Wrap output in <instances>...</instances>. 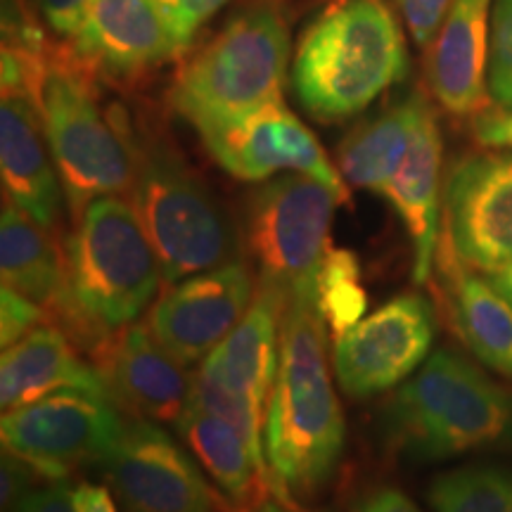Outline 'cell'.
<instances>
[{"mask_svg":"<svg viewBox=\"0 0 512 512\" xmlns=\"http://www.w3.org/2000/svg\"><path fill=\"white\" fill-rule=\"evenodd\" d=\"M164 280L159 256L131 202L98 197L74 216L64 242V290L55 316L86 349L100 351L152 304Z\"/></svg>","mask_w":512,"mask_h":512,"instance_id":"obj_2","label":"cell"},{"mask_svg":"<svg viewBox=\"0 0 512 512\" xmlns=\"http://www.w3.org/2000/svg\"><path fill=\"white\" fill-rule=\"evenodd\" d=\"M0 271L3 287L55 311L64 290V252L57 249L46 228L8 200L0 221Z\"/></svg>","mask_w":512,"mask_h":512,"instance_id":"obj_25","label":"cell"},{"mask_svg":"<svg viewBox=\"0 0 512 512\" xmlns=\"http://www.w3.org/2000/svg\"><path fill=\"white\" fill-rule=\"evenodd\" d=\"M254 512H294V510L287 508L285 503H280L278 498H275V501H271V498H266V501L261 503L259 508H256Z\"/></svg>","mask_w":512,"mask_h":512,"instance_id":"obj_39","label":"cell"},{"mask_svg":"<svg viewBox=\"0 0 512 512\" xmlns=\"http://www.w3.org/2000/svg\"><path fill=\"white\" fill-rule=\"evenodd\" d=\"M489 93L512 112V0H494L489 41Z\"/></svg>","mask_w":512,"mask_h":512,"instance_id":"obj_28","label":"cell"},{"mask_svg":"<svg viewBox=\"0 0 512 512\" xmlns=\"http://www.w3.org/2000/svg\"><path fill=\"white\" fill-rule=\"evenodd\" d=\"M72 498L79 512H119L117 496L105 484L76 482L72 484Z\"/></svg>","mask_w":512,"mask_h":512,"instance_id":"obj_37","label":"cell"},{"mask_svg":"<svg viewBox=\"0 0 512 512\" xmlns=\"http://www.w3.org/2000/svg\"><path fill=\"white\" fill-rule=\"evenodd\" d=\"M107 394L131 418L176 422L192 403L195 380L181 361L152 337L147 325H131L98 356Z\"/></svg>","mask_w":512,"mask_h":512,"instance_id":"obj_16","label":"cell"},{"mask_svg":"<svg viewBox=\"0 0 512 512\" xmlns=\"http://www.w3.org/2000/svg\"><path fill=\"white\" fill-rule=\"evenodd\" d=\"M181 53L155 0H91L74 36L83 67L136 74Z\"/></svg>","mask_w":512,"mask_h":512,"instance_id":"obj_17","label":"cell"},{"mask_svg":"<svg viewBox=\"0 0 512 512\" xmlns=\"http://www.w3.org/2000/svg\"><path fill=\"white\" fill-rule=\"evenodd\" d=\"M12 512H79L72 498V482H48L38 486L15 505Z\"/></svg>","mask_w":512,"mask_h":512,"instance_id":"obj_34","label":"cell"},{"mask_svg":"<svg viewBox=\"0 0 512 512\" xmlns=\"http://www.w3.org/2000/svg\"><path fill=\"white\" fill-rule=\"evenodd\" d=\"M394 3L406 19L415 43L427 48L437 38L453 0H394Z\"/></svg>","mask_w":512,"mask_h":512,"instance_id":"obj_31","label":"cell"},{"mask_svg":"<svg viewBox=\"0 0 512 512\" xmlns=\"http://www.w3.org/2000/svg\"><path fill=\"white\" fill-rule=\"evenodd\" d=\"M472 136L489 150H512V112L503 107L479 112L472 117Z\"/></svg>","mask_w":512,"mask_h":512,"instance_id":"obj_33","label":"cell"},{"mask_svg":"<svg viewBox=\"0 0 512 512\" xmlns=\"http://www.w3.org/2000/svg\"><path fill=\"white\" fill-rule=\"evenodd\" d=\"M162 15L169 24L171 36H174L178 50L188 48L192 36L207 19L214 15L228 0H155Z\"/></svg>","mask_w":512,"mask_h":512,"instance_id":"obj_30","label":"cell"},{"mask_svg":"<svg viewBox=\"0 0 512 512\" xmlns=\"http://www.w3.org/2000/svg\"><path fill=\"white\" fill-rule=\"evenodd\" d=\"M448 254L467 271L491 275L512 264V152L456 162L444 185Z\"/></svg>","mask_w":512,"mask_h":512,"instance_id":"obj_13","label":"cell"},{"mask_svg":"<svg viewBox=\"0 0 512 512\" xmlns=\"http://www.w3.org/2000/svg\"><path fill=\"white\" fill-rule=\"evenodd\" d=\"M344 439L347 425L328 361V325L316 299H287L264 425L273 496L292 510L318 496L335 477Z\"/></svg>","mask_w":512,"mask_h":512,"instance_id":"obj_1","label":"cell"},{"mask_svg":"<svg viewBox=\"0 0 512 512\" xmlns=\"http://www.w3.org/2000/svg\"><path fill=\"white\" fill-rule=\"evenodd\" d=\"M259 278L235 259L166 287L147 313V330L183 366L202 363L245 318Z\"/></svg>","mask_w":512,"mask_h":512,"instance_id":"obj_14","label":"cell"},{"mask_svg":"<svg viewBox=\"0 0 512 512\" xmlns=\"http://www.w3.org/2000/svg\"><path fill=\"white\" fill-rule=\"evenodd\" d=\"M290 31L271 3L242 10L178 72L171 105L202 140L283 98Z\"/></svg>","mask_w":512,"mask_h":512,"instance_id":"obj_5","label":"cell"},{"mask_svg":"<svg viewBox=\"0 0 512 512\" xmlns=\"http://www.w3.org/2000/svg\"><path fill=\"white\" fill-rule=\"evenodd\" d=\"M43 311L46 309L34 299L3 287L0 290V344H3V351L15 347L19 339L36 330L43 320Z\"/></svg>","mask_w":512,"mask_h":512,"instance_id":"obj_29","label":"cell"},{"mask_svg":"<svg viewBox=\"0 0 512 512\" xmlns=\"http://www.w3.org/2000/svg\"><path fill=\"white\" fill-rule=\"evenodd\" d=\"M337 204L330 185L304 174H285L249 197L242 245L259 280L287 299H316V278L330 249Z\"/></svg>","mask_w":512,"mask_h":512,"instance_id":"obj_8","label":"cell"},{"mask_svg":"<svg viewBox=\"0 0 512 512\" xmlns=\"http://www.w3.org/2000/svg\"><path fill=\"white\" fill-rule=\"evenodd\" d=\"M34 102L72 216L98 197L131 192L136 138L102 112L86 67L76 57L72 62L48 60Z\"/></svg>","mask_w":512,"mask_h":512,"instance_id":"obj_7","label":"cell"},{"mask_svg":"<svg viewBox=\"0 0 512 512\" xmlns=\"http://www.w3.org/2000/svg\"><path fill=\"white\" fill-rule=\"evenodd\" d=\"M494 0H453L427 57V79L453 117L489 110V41Z\"/></svg>","mask_w":512,"mask_h":512,"instance_id":"obj_18","label":"cell"},{"mask_svg":"<svg viewBox=\"0 0 512 512\" xmlns=\"http://www.w3.org/2000/svg\"><path fill=\"white\" fill-rule=\"evenodd\" d=\"M316 309L335 337L366 316L368 294L358 256L351 249L330 247L325 254L316 278Z\"/></svg>","mask_w":512,"mask_h":512,"instance_id":"obj_27","label":"cell"},{"mask_svg":"<svg viewBox=\"0 0 512 512\" xmlns=\"http://www.w3.org/2000/svg\"><path fill=\"white\" fill-rule=\"evenodd\" d=\"M131 204L159 256L166 285L238 259L240 238L228 214L166 143L136 140Z\"/></svg>","mask_w":512,"mask_h":512,"instance_id":"obj_6","label":"cell"},{"mask_svg":"<svg viewBox=\"0 0 512 512\" xmlns=\"http://www.w3.org/2000/svg\"><path fill=\"white\" fill-rule=\"evenodd\" d=\"M427 110L430 102L420 91H415L406 100L396 102L375 119L358 126L337 152L339 174L344 181L380 195L411 150Z\"/></svg>","mask_w":512,"mask_h":512,"instance_id":"obj_24","label":"cell"},{"mask_svg":"<svg viewBox=\"0 0 512 512\" xmlns=\"http://www.w3.org/2000/svg\"><path fill=\"white\" fill-rule=\"evenodd\" d=\"M434 512H512V467L472 463L441 472L427 489Z\"/></svg>","mask_w":512,"mask_h":512,"instance_id":"obj_26","label":"cell"},{"mask_svg":"<svg viewBox=\"0 0 512 512\" xmlns=\"http://www.w3.org/2000/svg\"><path fill=\"white\" fill-rule=\"evenodd\" d=\"M486 278H489L491 283H494V285L498 287V290H501V292L505 294V297H508L510 302H512V264L501 268V271L486 275Z\"/></svg>","mask_w":512,"mask_h":512,"instance_id":"obj_38","label":"cell"},{"mask_svg":"<svg viewBox=\"0 0 512 512\" xmlns=\"http://www.w3.org/2000/svg\"><path fill=\"white\" fill-rule=\"evenodd\" d=\"M389 448L439 463L512 446V394L456 351H434L396 389L382 418Z\"/></svg>","mask_w":512,"mask_h":512,"instance_id":"obj_4","label":"cell"},{"mask_svg":"<svg viewBox=\"0 0 512 512\" xmlns=\"http://www.w3.org/2000/svg\"><path fill=\"white\" fill-rule=\"evenodd\" d=\"M183 444L238 512H254L273 494L268 463L233 422L192 401L176 422Z\"/></svg>","mask_w":512,"mask_h":512,"instance_id":"obj_22","label":"cell"},{"mask_svg":"<svg viewBox=\"0 0 512 512\" xmlns=\"http://www.w3.org/2000/svg\"><path fill=\"white\" fill-rule=\"evenodd\" d=\"M43 479L41 472L24 458L15 456L3 448V467H0V498H3V512H12L24 496L38 489Z\"/></svg>","mask_w":512,"mask_h":512,"instance_id":"obj_32","label":"cell"},{"mask_svg":"<svg viewBox=\"0 0 512 512\" xmlns=\"http://www.w3.org/2000/svg\"><path fill=\"white\" fill-rule=\"evenodd\" d=\"M318 512H335V510H318Z\"/></svg>","mask_w":512,"mask_h":512,"instance_id":"obj_40","label":"cell"},{"mask_svg":"<svg viewBox=\"0 0 512 512\" xmlns=\"http://www.w3.org/2000/svg\"><path fill=\"white\" fill-rule=\"evenodd\" d=\"M91 0H41L43 15L60 36H76Z\"/></svg>","mask_w":512,"mask_h":512,"instance_id":"obj_36","label":"cell"},{"mask_svg":"<svg viewBox=\"0 0 512 512\" xmlns=\"http://www.w3.org/2000/svg\"><path fill=\"white\" fill-rule=\"evenodd\" d=\"M441 159H444V140H441L439 119L430 105L406 159L380 192L392 204L411 240L413 280L418 285H425L432 278L434 259L439 252L441 207H444Z\"/></svg>","mask_w":512,"mask_h":512,"instance_id":"obj_20","label":"cell"},{"mask_svg":"<svg viewBox=\"0 0 512 512\" xmlns=\"http://www.w3.org/2000/svg\"><path fill=\"white\" fill-rule=\"evenodd\" d=\"M401 27L384 0H332L313 17L294 53L292 83L313 119H351L406 79Z\"/></svg>","mask_w":512,"mask_h":512,"instance_id":"obj_3","label":"cell"},{"mask_svg":"<svg viewBox=\"0 0 512 512\" xmlns=\"http://www.w3.org/2000/svg\"><path fill=\"white\" fill-rule=\"evenodd\" d=\"M121 512H214V491L188 448L155 422L128 418L100 460Z\"/></svg>","mask_w":512,"mask_h":512,"instance_id":"obj_12","label":"cell"},{"mask_svg":"<svg viewBox=\"0 0 512 512\" xmlns=\"http://www.w3.org/2000/svg\"><path fill=\"white\" fill-rule=\"evenodd\" d=\"M0 171L10 202L38 226L53 230L62 216V181L50 152L41 112L27 93H3L0 102Z\"/></svg>","mask_w":512,"mask_h":512,"instance_id":"obj_19","label":"cell"},{"mask_svg":"<svg viewBox=\"0 0 512 512\" xmlns=\"http://www.w3.org/2000/svg\"><path fill=\"white\" fill-rule=\"evenodd\" d=\"M214 162L240 181H266L280 171L318 178L349 204L347 183L323 145L285 100H273L240 124L202 140Z\"/></svg>","mask_w":512,"mask_h":512,"instance_id":"obj_15","label":"cell"},{"mask_svg":"<svg viewBox=\"0 0 512 512\" xmlns=\"http://www.w3.org/2000/svg\"><path fill=\"white\" fill-rule=\"evenodd\" d=\"M439 259L460 339L479 363L512 380V302L489 278L467 271L451 254Z\"/></svg>","mask_w":512,"mask_h":512,"instance_id":"obj_23","label":"cell"},{"mask_svg":"<svg viewBox=\"0 0 512 512\" xmlns=\"http://www.w3.org/2000/svg\"><path fill=\"white\" fill-rule=\"evenodd\" d=\"M351 512H422L418 503L408 494H403L399 486L380 484L370 486L354 498L351 503Z\"/></svg>","mask_w":512,"mask_h":512,"instance_id":"obj_35","label":"cell"},{"mask_svg":"<svg viewBox=\"0 0 512 512\" xmlns=\"http://www.w3.org/2000/svg\"><path fill=\"white\" fill-rule=\"evenodd\" d=\"M437 311L420 292H403L384 302L354 328L335 337L332 368L339 389L363 401L396 389L432 356Z\"/></svg>","mask_w":512,"mask_h":512,"instance_id":"obj_11","label":"cell"},{"mask_svg":"<svg viewBox=\"0 0 512 512\" xmlns=\"http://www.w3.org/2000/svg\"><path fill=\"white\" fill-rule=\"evenodd\" d=\"M124 422L121 408L107 394L64 389L5 411L0 437L5 451L34 465L46 482H64L83 465H100Z\"/></svg>","mask_w":512,"mask_h":512,"instance_id":"obj_10","label":"cell"},{"mask_svg":"<svg viewBox=\"0 0 512 512\" xmlns=\"http://www.w3.org/2000/svg\"><path fill=\"white\" fill-rule=\"evenodd\" d=\"M64 389L107 394L98 366L83 358L55 325H38L0 358V403L3 411L29 406ZM110 396V394H107Z\"/></svg>","mask_w":512,"mask_h":512,"instance_id":"obj_21","label":"cell"},{"mask_svg":"<svg viewBox=\"0 0 512 512\" xmlns=\"http://www.w3.org/2000/svg\"><path fill=\"white\" fill-rule=\"evenodd\" d=\"M285 304L278 287L259 280L245 318L192 375V401L233 422L264 460L266 408L278 373Z\"/></svg>","mask_w":512,"mask_h":512,"instance_id":"obj_9","label":"cell"}]
</instances>
